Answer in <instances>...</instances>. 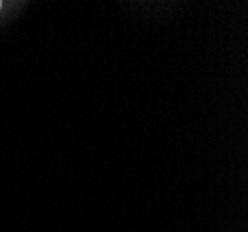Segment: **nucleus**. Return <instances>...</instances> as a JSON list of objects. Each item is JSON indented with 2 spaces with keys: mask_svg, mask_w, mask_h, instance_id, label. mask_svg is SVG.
I'll use <instances>...</instances> for the list:
<instances>
[{
  "mask_svg": "<svg viewBox=\"0 0 248 232\" xmlns=\"http://www.w3.org/2000/svg\"><path fill=\"white\" fill-rule=\"evenodd\" d=\"M0 10H2V2H0Z\"/></svg>",
  "mask_w": 248,
  "mask_h": 232,
  "instance_id": "f257e3e1",
  "label": "nucleus"
}]
</instances>
